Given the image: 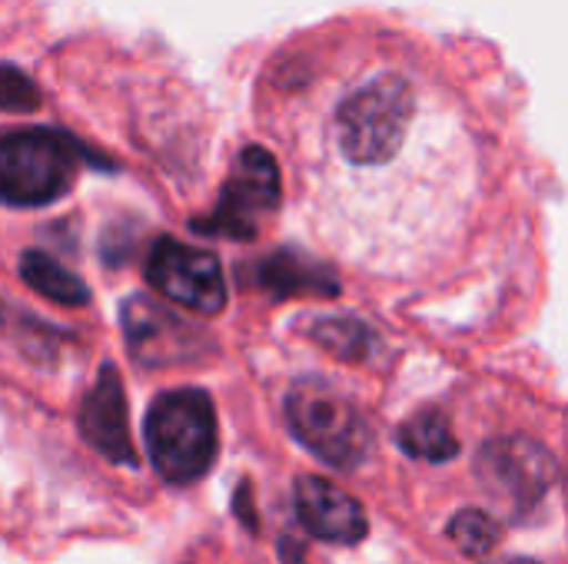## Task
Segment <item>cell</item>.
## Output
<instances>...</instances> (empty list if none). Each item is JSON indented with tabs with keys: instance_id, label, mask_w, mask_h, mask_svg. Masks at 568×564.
<instances>
[{
	"instance_id": "5",
	"label": "cell",
	"mask_w": 568,
	"mask_h": 564,
	"mask_svg": "<svg viewBox=\"0 0 568 564\" xmlns=\"http://www.w3.org/2000/svg\"><path fill=\"white\" fill-rule=\"evenodd\" d=\"M552 452L526 435H506L483 445L476 459V475L486 495L503 505L513 519H526L556 485Z\"/></svg>"
},
{
	"instance_id": "3",
	"label": "cell",
	"mask_w": 568,
	"mask_h": 564,
	"mask_svg": "<svg viewBox=\"0 0 568 564\" xmlns=\"http://www.w3.org/2000/svg\"><path fill=\"white\" fill-rule=\"evenodd\" d=\"M286 422L293 439L333 469H359L373 449L363 412L326 379H300L286 392Z\"/></svg>"
},
{
	"instance_id": "9",
	"label": "cell",
	"mask_w": 568,
	"mask_h": 564,
	"mask_svg": "<svg viewBox=\"0 0 568 564\" xmlns=\"http://www.w3.org/2000/svg\"><path fill=\"white\" fill-rule=\"evenodd\" d=\"M80 432L83 439L113 465H136L133 439H130V409L120 372L103 366L93 389L80 406Z\"/></svg>"
},
{
	"instance_id": "16",
	"label": "cell",
	"mask_w": 568,
	"mask_h": 564,
	"mask_svg": "<svg viewBox=\"0 0 568 564\" xmlns=\"http://www.w3.org/2000/svg\"><path fill=\"white\" fill-rule=\"evenodd\" d=\"M280 558H283V564H306L303 562V548L296 542H290V539L280 542Z\"/></svg>"
},
{
	"instance_id": "12",
	"label": "cell",
	"mask_w": 568,
	"mask_h": 564,
	"mask_svg": "<svg viewBox=\"0 0 568 564\" xmlns=\"http://www.w3.org/2000/svg\"><path fill=\"white\" fill-rule=\"evenodd\" d=\"M300 329L303 336H310L343 362H373L379 349L376 329L356 316H316V319H303Z\"/></svg>"
},
{
	"instance_id": "15",
	"label": "cell",
	"mask_w": 568,
	"mask_h": 564,
	"mask_svg": "<svg viewBox=\"0 0 568 564\" xmlns=\"http://www.w3.org/2000/svg\"><path fill=\"white\" fill-rule=\"evenodd\" d=\"M449 539H453V545L463 555L486 558L503 542V529H499V522L489 512H483V509H463L449 522Z\"/></svg>"
},
{
	"instance_id": "17",
	"label": "cell",
	"mask_w": 568,
	"mask_h": 564,
	"mask_svg": "<svg viewBox=\"0 0 568 564\" xmlns=\"http://www.w3.org/2000/svg\"><path fill=\"white\" fill-rule=\"evenodd\" d=\"M489 564H536V562H529V558H506V562H489Z\"/></svg>"
},
{
	"instance_id": "4",
	"label": "cell",
	"mask_w": 568,
	"mask_h": 564,
	"mask_svg": "<svg viewBox=\"0 0 568 564\" xmlns=\"http://www.w3.org/2000/svg\"><path fill=\"white\" fill-rule=\"evenodd\" d=\"M80 146L47 126L10 130L0 146V189L7 206H47L60 199L77 176Z\"/></svg>"
},
{
	"instance_id": "10",
	"label": "cell",
	"mask_w": 568,
	"mask_h": 564,
	"mask_svg": "<svg viewBox=\"0 0 568 564\" xmlns=\"http://www.w3.org/2000/svg\"><path fill=\"white\" fill-rule=\"evenodd\" d=\"M293 502H296V515H300L303 529L310 535H316L320 542L356 545L369 532V519H366L363 505L346 489H339L326 479L303 475L293 489Z\"/></svg>"
},
{
	"instance_id": "1",
	"label": "cell",
	"mask_w": 568,
	"mask_h": 564,
	"mask_svg": "<svg viewBox=\"0 0 568 564\" xmlns=\"http://www.w3.org/2000/svg\"><path fill=\"white\" fill-rule=\"evenodd\" d=\"M346 63L313 93L316 166L339 199L369 206L456 193L466 163V126L449 93L389 50H346Z\"/></svg>"
},
{
	"instance_id": "14",
	"label": "cell",
	"mask_w": 568,
	"mask_h": 564,
	"mask_svg": "<svg viewBox=\"0 0 568 564\" xmlns=\"http://www.w3.org/2000/svg\"><path fill=\"white\" fill-rule=\"evenodd\" d=\"M20 279L40 293L50 302L60 306H83L90 299V289L80 276H73L70 269H63L53 256L40 253V249H27L20 253Z\"/></svg>"
},
{
	"instance_id": "11",
	"label": "cell",
	"mask_w": 568,
	"mask_h": 564,
	"mask_svg": "<svg viewBox=\"0 0 568 564\" xmlns=\"http://www.w3.org/2000/svg\"><path fill=\"white\" fill-rule=\"evenodd\" d=\"M250 283L273 299H293V296H316L333 299L339 293V283L329 269H323L316 259L303 256L300 249H280L250 266Z\"/></svg>"
},
{
	"instance_id": "8",
	"label": "cell",
	"mask_w": 568,
	"mask_h": 564,
	"mask_svg": "<svg viewBox=\"0 0 568 564\" xmlns=\"http://www.w3.org/2000/svg\"><path fill=\"white\" fill-rule=\"evenodd\" d=\"M120 326L130 356L140 359L143 366H173V362H186L196 352V332L180 316H173L170 309H163L146 296L123 299Z\"/></svg>"
},
{
	"instance_id": "2",
	"label": "cell",
	"mask_w": 568,
	"mask_h": 564,
	"mask_svg": "<svg viewBox=\"0 0 568 564\" xmlns=\"http://www.w3.org/2000/svg\"><path fill=\"white\" fill-rule=\"evenodd\" d=\"M143 442L153 469L170 485L200 482L216 459V412L203 389H170L153 399L143 419Z\"/></svg>"
},
{
	"instance_id": "13",
	"label": "cell",
	"mask_w": 568,
	"mask_h": 564,
	"mask_svg": "<svg viewBox=\"0 0 568 564\" xmlns=\"http://www.w3.org/2000/svg\"><path fill=\"white\" fill-rule=\"evenodd\" d=\"M399 445L419 459V462H449L459 455V439L453 435V425L443 409H423L413 419H406L396 432Z\"/></svg>"
},
{
	"instance_id": "7",
	"label": "cell",
	"mask_w": 568,
	"mask_h": 564,
	"mask_svg": "<svg viewBox=\"0 0 568 564\" xmlns=\"http://www.w3.org/2000/svg\"><path fill=\"white\" fill-rule=\"evenodd\" d=\"M146 283L200 312V316H216L226 306V279H223V266L213 253L176 243V239H156L150 256H146Z\"/></svg>"
},
{
	"instance_id": "6",
	"label": "cell",
	"mask_w": 568,
	"mask_h": 564,
	"mask_svg": "<svg viewBox=\"0 0 568 564\" xmlns=\"http://www.w3.org/2000/svg\"><path fill=\"white\" fill-rule=\"evenodd\" d=\"M276 203H280V170H276V160L266 150L250 146L233 163V173L223 183L220 203L210 213V219L193 223V229L203 233V236L253 239L260 233L263 219L276 209Z\"/></svg>"
}]
</instances>
